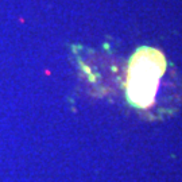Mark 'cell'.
Listing matches in <instances>:
<instances>
[{
    "instance_id": "cell-1",
    "label": "cell",
    "mask_w": 182,
    "mask_h": 182,
    "mask_svg": "<svg viewBox=\"0 0 182 182\" xmlns=\"http://www.w3.org/2000/svg\"><path fill=\"white\" fill-rule=\"evenodd\" d=\"M166 61L158 50L142 47L132 56L127 74V97L132 105L147 108L155 99Z\"/></svg>"
}]
</instances>
